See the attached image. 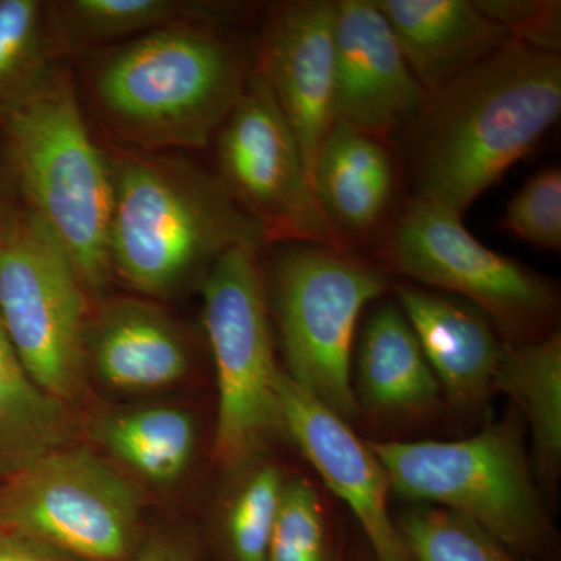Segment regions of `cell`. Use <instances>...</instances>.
<instances>
[{
  "instance_id": "6da1fadb",
  "label": "cell",
  "mask_w": 561,
  "mask_h": 561,
  "mask_svg": "<svg viewBox=\"0 0 561 561\" xmlns=\"http://www.w3.org/2000/svg\"><path fill=\"white\" fill-rule=\"evenodd\" d=\"M559 54L513 43L427 94L405 128L415 195L463 216L556 125Z\"/></svg>"
},
{
  "instance_id": "7a4b0ae2",
  "label": "cell",
  "mask_w": 561,
  "mask_h": 561,
  "mask_svg": "<svg viewBox=\"0 0 561 561\" xmlns=\"http://www.w3.org/2000/svg\"><path fill=\"white\" fill-rule=\"evenodd\" d=\"M108 256L133 289L165 297L236 247L267 242L220 176L164 158H111Z\"/></svg>"
},
{
  "instance_id": "3957f363",
  "label": "cell",
  "mask_w": 561,
  "mask_h": 561,
  "mask_svg": "<svg viewBox=\"0 0 561 561\" xmlns=\"http://www.w3.org/2000/svg\"><path fill=\"white\" fill-rule=\"evenodd\" d=\"M14 171L31 213L68 251L87 290L110 279L113 181L68 73L31 81L7 111Z\"/></svg>"
},
{
  "instance_id": "277c9868",
  "label": "cell",
  "mask_w": 561,
  "mask_h": 561,
  "mask_svg": "<svg viewBox=\"0 0 561 561\" xmlns=\"http://www.w3.org/2000/svg\"><path fill=\"white\" fill-rule=\"evenodd\" d=\"M250 76L228 41L183 22L117 50L99 70L95 98L116 130L140 146L202 149Z\"/></svg>"
},
{
  "instance_id": "5b68a950",
  "label": "cell",
  "mask_w": 561,
  "mask_h": 561,
  "mask_svg": "<svg viewBox=\"0 0 561 561\" xmlns=\"http://www.w3.org/2000/svg\"><path fill=\"white\" fill-rule=\"evenodd\" d=\"M523 421L505 416L456 442H367L409 500L448 508L481 526L516 557L540 556L548 516L524 448Z\"/></svg>"
},
{
  "instance_id": "8992f818",
  "label": "cell",
  "mask_w": 561,
  "mask_h": 561,
  "mask_svg": "<svg viewBox=\"0 0 561 561\" xmlns=\"http://www.w3.org/2000/svg\"><path fill=\"white\" fill-rule=\"evenodd\" d=\"M389 279L354 251L286 243L273 262V305L286 375L346 423L356 419L357 321Z\"/></svg>"
},
{
  "instance_id": "52a82bcc",
  "label": "cell",
  "mask_w": 561,
  "mask_h": 561,
  "mask_svg": "<svg viewBox=\"0 0 561 561\" xmlns=\"http://www.w3.org/2000/svg\"><path fill=\"white\" fill-rule=\"evenodd\" d=\"M257 249L227 251L203 279V320L219 391L214 457L231 471L245 467L276 432H284L280 370Z\"/></svg>"
},
{
  "instance_id": "ba28073f",
  "label": "cell",
  "mask_w": 561,
  "mask_h": 561,
  "mask_svg": "<svg viewBox=\"0 0 561 561\" xmlns=\"http://www.w3.org/2000/svg\"><path fill=\"white\" fill-rule=\"evenodd\" d=\"M381 254L391 272L481 309L511 345L545 337L556 319L559 297L549 280L486 249L459 214L437 203H405Z\"/></svg>"
},
{
  "instance_id": "9c48e42d",
  "label": "cell",
  "mask_w": 561,
  "mask_h": 561,
  "mask_svg": "<svg viewBox=\"0 0 561 561\" xmlns=\"http://www.w3.org/2000/svg\"><path fill=\"white\" fill-rule=\"evenodd\" d=\"M76 265L28 210L0 228V320L25 370L55 400L87 381V298Z\"/></svg>"
},
{
  "instance_id": "30bf717a",
  "label": "cell",
  "mask_w": 561,
  "mask_h": 561,
  "mask_svg": "<svg viewBox=\"0 0 561 561\" xmlns=\"http://www.w3.org/2000/svg\"><path fill=\"white\" fill-rule=\"evenodd\" d=\"M140 497L119 471L72 445L0 485V529L76 561H124L138 538Z\"/></svg>"
},
{
  "instance_id": "8fae6325",
  "label": "cell",
  "mask_w": 561,
  "mask_h": 561,
  "mask_svg": "<svg viewBox=\"0 0 561 561\" xmlns=\"http://www.w3.org/2000/svg\"><path fill=\"white\" fill-rule=\"evenodd\" d=\"M220 179L265 239L354 251L321 208L300 144L257 72L221 125Z\"/></svg>"
},
{
  "instance_id": "7c38bea8",
  "label": "cell",
  "mask_w": 561,
  "mask_h": 561,
  "mask_svg": "<svg viewBox=\"0 0 561 561\" xmlns=\"http://www.w3.org/2000/svg\"><path fill=\"white\" fill-rule=\"evenodd\" d=\"M334 124L389 144L427 92L413 76L375 0L335 2Z\"/></svg>"
},
{
  "instance_id": "4fadbf2b",
  "label": "cell",
  "mask_w": 561,
  "mask_h": 561,
  "mask_svg": "<svg viewBox=\"0 0 561 561\" xmlns=\"http://www.w3.org/2000/svg\"><path fill=\"white\" fill-rule=\"evenodd\" d=\"M278 394L284 432L328 489L348 505L367 537L371 560L415 561L389 511V476L368 443L284 370Z\"/></svg>"
},
{
  "instance_id": "5bb4252c",
  "label": "cell",
  "mask_w": 561,
  "mask_h": 561,
  "mask_svg": "<svg viewBox=\"0 0 561 561\" xmlns=\"http://www.w3.org/2000/svg\"><path fill=\"white\" fill-rule=\"evenodd\" d=\"M335 2L280 3L265 21L257 70L312 168L334 125ZM313 186V184H312Z\"/></svg>"
},
{
  "instance_id": "9a60e30c",
  "label": "cell",
  "mask_w": 561,
  "mask_h": 561,
  "mask_svg": "<svg viewBox=\"0 0 561 561\" xmlns=\"http://www.w3.org/2000/svg\"><path fill=\"white\" fill-rule=\"evenodd\" d=\"M397 297L449 401L470 409L489 400L508 345L493 321L471 302L419 284H400Z\"/></svg>"
},
{
  "instance_id": "2e32d148",
  "label": "cell",
  "mask_w": 561,
  "mask_h": 561,
  "mask_svg": "<svg viewBox=\"0 0 561 561\" xmlns=\"http://www.w3.org/2000/svg\"><path fill=\"white\" fill-rule=\"evenodd\" d=\"M427 94L513 43L478 0H375Z\"/></svg>"
},
{
  "instance_id": "e0dca14e",
  "label": "cell",
  "mask_w": 561,
  "mask_h": 561,
  "mask_svg": "<svg viewBox=\"0 0 561 561\" xmlns=\"http://www.w3.org/2000/svg\"><path fill=\"white\" fill-rule=\"evenodd\" d=\"M113 389H164L190 371L183 334L161 309L149 302H111L87 331V364Z\"/></svg>"
},
{
  "instance_id": "ac0fdd59",
  "label": "cell",
  "mask_w": 561,
  "mask_h": 561,
  "mask_svg": "<svg viewBox=\"0 0 561 561\" xmlns=\"http://www.w3.org/2000/svg\"><path fill=\"white\" fill-rule=\"evenodd\" d=\"M354 379L357 409L378 419H416L440 400V383L400 306L382 305L365 321Z\"/></svg>"
},
{
  "instance_id": "d6986e66",
  "label": "cell",
  "mask_w": 561,
  "mask_h": 561,
  "mask_svg": "<svg viewBox=\"0 0 561 561\" xmlns=\"http://www.w3.org/2000/svg\"><path fill=\"white\" fill-rule=\"evenodd\" d=\"M312 184L328 219L345 238H367L381 225L397 187L390 144L334 124L321 142Z\"/></svg>"
},
{
  "instance_id": "ffe728a7",
  "label": "cell",
  "mask_w": 561,
  "mask_h": 561,
  "mask_svg": "<svg viewBox=\"0 0 561 561\" xmlns=\"http://www.w3.org/2000/svg\"><path fill=\"white\" fill-rule=\"evenodd\" d=\"M76 421L65 402L33 381L0 320V481L70 446Z\"/></svg>"
},
{
  "instance_id": "44dd1931",
  "label": "cell",
  "mask_w": 561,
  "mask_h": 561,
  "mask_svg": "<svg viewBox=\"0 0 561 561\" xmlns=\"http://www.w3.org/2000/svg\"><path fill=\"white\" fill-rule=\"evenodd\" d=\"M494 391L507 394L529 423L538 470L553 481L561 461L560 332L518 345L508 343Z\"/></svg>"
},
{
  "instance_id": "7402d4cb",
  "label": "cell",
  "mask_w": 561,
  "mask_h": 561,
  "mask_svg": "<svg viewBox=\"0 0 561 561\" xmlns=\"http://www.w3.org/2000/svg\"><path fill=\"white\" fill-rule=\"evenodd\" d=\"M99 437L121 463L154 483L179 481L190 467L197 430L190 413L149 408L106 420Z\"/></svg>"
},
{
  "instance_id": "603a6c76",
  "label": "cell",
  "mask_w": 561,
  "mask_h": 561,
  "mask_svg": "<svg viewBox=\"0 0 561 561\" xmlns=\"http://www.w3.org/2000/svg\"><path fill=\"white\" fill-rule=\"evenodd\" d=\"M245 468L225 507V546L230 561H265L286 478L271 461Z\"/></svg>"
},
{
  "instance_id": "cb8c5ba5",
  "label": "cell",
  "mask_w": 561,
  "mask_h": 561,
  "mask_svg": "<svg viewBox=\"0 0 561 561\" xmlns=\"http://www.w3.org/2000/svg\"><path fill=\"white\" fill-rule=\"evenodd\" d=\"M394 524L415 561H518L489 531L448 508H411Z\"/></svg>"
},
{
  "instance_id": "d4e9b609",
  "label": "cell",
  "mask_w": 561,
  "mask_h": 561,
  "mask_svg": "<svg viewBox=\"0 0 561 561\" xmlns=\"http://www.w3.org/2000/svg\"><path fill=\"white\" fill-rule=\"evenodd\" d=\"M216 11L217 7L208 3L176 0H70L61 7L69 31L87 41L150 33Z\"/></svg>"
},
{
  "instance_id": "484cf974",
  "label": "cell",
  "mask_w": 561,
  "mask_h": 561,
  "mask_svg": "<svg viewBox=\"0 0 561 561\" xmlns=\"http://www.w3.org/2000/svg\"><path fill=\"white\" fill-rule=\"evenodd\" d=\"M265 561H341L323 502L308 479H286Z\"/></svg>"
},
{
  "instance_id": "4316f807",
  "label": "cell",
  "mask_w": 561,
  "mask_h": 561,
  "mask_svg": "<svg viewBox=\"0 0 561 561\" xmlns=\"http://www.w3.org/2000/svg\"><path fill=\"white\" fill-rule=\"evenodd\" d=\"M502 230L542 250L561 247V171L542 168L513 195L501 220Z\"/></svg>"
},
{
  "instance_id": "83f0119b",
  "label": "cell",
  "mask_w": 561,
  "mask_h": 561,
  "mask_svg": "<svg viewBox=\"0 0 561 561\" xmlns=\"http://www.w3.org/2000/svg\"><path fill=\"white\" fill-rule=\"evenodd\" d=\"M43 5L35 0H0V94L28 72L41 39Z\"/></svg>"
},
{
  "instance_id": "f1b7e54d",
  "label": "cell",
  "mask_w": 561,
  "mask_h": 561,
  "mask_svg": "<svg viewBox=\"0 0 561 561\" xmlns=\"http://www.w3.org/2000/svg\"><path fill=\"white\" fill-rule=\"evenodd\" d=\"M490 18L505 28L512 41L542 51L559 54L561 3L553 0H478Z\"/></svg>"
},
{
  "instance_id": "f546056e",
  "label": "cell",
  "mask_w": 561,
  "mask_h": 561,
  "mask_svg": "<svg viewBox=\"0 0 561 561\" xmlns=\"http://www.w3.org/2000/svg\"><path fill=\"white\" fill-rule=\"evenodd\" d=\"M0 561H76L43 542L0 529Z\"/></svg>"
},
{
  "instance_id": "4dcf8cb0",
  "label": "cell",
  "mask_w": 561,
  "mask_h": 561,
  "mask_svg": "<svg viewBox=\"0 0 561 561\" xmlns=\"http://www.w3.org/2000/svg\"><path fill=\"white\" fill-rule=\"evenodd\" d=\"M133 561H192L186 546L180 545L175 538H151Z\"/></svg>"
},
{
  "instance_id": "1f68e13d",
  "label": "cell",
  "mask_w": 561,
  "mask_h": 561,
  "mask_svg": "<svg viewBox=\"0 0 561 561\" xmlns=\"http://www.w3.org/2000/svg\"><path fill=\"white\" fill-rule=\"evenodd\" d=\"M360 561H373L370 556L362 557Z\"/></svg>"
}]
</instances>
